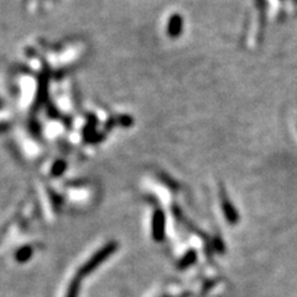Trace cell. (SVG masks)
<instances>
[{
    "instance_id": "cell-1",
    "label": "cell",
    "mask_w": 297,
    "mask_h": 297,
    "mask_svg": "<svg viewBox=\"0 0 297 297\" xmlns=\"http://www.w3.org/2000/svg\"><path fill=\"white\" fill-rule=\"evenodd\" d=\"M152 234L156 240H162L165 234V216L161 210H156L154 214Z\"/></svg>"
},
{
    "instance_id": "cell-2",
    "label": "cell",
    "mask_w": 297,
    "mask_h": 297,
    "mask_svg": "<svg viewBox=\"0 0 297 297\" xmlns=\"http://www.w3.org/2000/svg\"><path fill=\"white\" fill-rule=\"evenodd\" d=\"M182 28H184V20H182L181 15H172L168 20V34L171 38H177L182 34Z\"/></svg>"
},
{
    "instance_id": "cell-3",
    "label": "cell",
    "mask_w": 297,
    "mask_h": 297,
    "mask_svg": "<svg viewBox=\"0 0 297 297\" xmlns=\"http://www.w3.org/2000/svg\"><path fill=\"white\" fill-rule=\"evenodd\" d=\"M116 249V244H109V246H106L100 252H98V254L94 256V259H92V262L86 266V270H87V272L88 270H92L93 268H96L98 264H100L103 260H106V258H108Z\"/></svg>"
},
{
    "instance_id": "cell-4",
    "label": "cell",
    "mask_w": 297,
    "mask_h": 297,
    "mask_svg": "<svg viewBox=\"0 0 297 297\" xmlns=\"http://www.w3.org/2000/svg\"><path fill=\"white\" fill-rule=\"evenodd\" d=\"M223 210H224V214H226V220H229L230 223H236V220H238V216H236V210L233 208V206L229 203V200H223Z\"/></svg>"
}]
</instances>
